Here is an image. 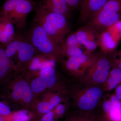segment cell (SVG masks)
<instances>
[{
  "mask_svg": "<svg viewBox=\"0 0 121 121\" xmlns=\"http://www.w3.org/2000/svg\"><path fill=\"white\" fill-rule=\"evenodd\" d=\"M14 26L8 19L0 17V43L2 46L6 47L15 37Z\"/></svg>",
  "mask_w": 121,
  "mask_h": 121,
  "instance_id": "obj_14",
  "label": "cell"
},
{
  "mask_svg": "<svg viewBox=\"0 0 121 121\" xmlns=\"http://www.w3.org/2000/svg\"><path fill=\"white\" fill-rule=\"evenodd\" d=\"M39 71V76L34 79L30 86L34 93H38L45 89L54 86L57 82L55 67H50Z\"/></svg>",
  "mask_w": 121,
  "mask_h": 121,
  "instance_id": "obj_7",
  "label": "cell"
},
{
  "mask_svg": "<svg viewBox=\"0 0 121 121\" xmlns=\"http://www.w3.org/2000/svg\"><path fill=\"white\" fill-rule=\"evenodd\" d=\"M0 121H4V119L2 117L0 116Z\"/></svg>",
  "mask_w": 121,
  "mask_h": 121,
  "instance_id": "obj_37",
  "label": "cell"
},
{
  "mask_svg": "<svg viewBox=\"0 0 121 121\" xmlns=\"http://www.w3.org/2000/svg\"><path fill=\"white\" fill-rule=\"evenodd\" d=\"M80 44L84 45L87 50L93 51L99 43V36L84 26L75 33Z\"/></svg>",
  "mask_w": 121,
  "mask_h": 121,
  "instance_id": "obj_11",
  "label": "cell"
},
{
  "mask_svg": "<svg viewBox=\"0 0 121 121\" xmlns=\"http://www.w3.org/2000/svg\"><path fill=\"white\" fill-rule=\"evenodd\" d=\"M72 10H80L84 0H65Z\"/></svg>",
  "mask_w": 121,
  "mask_h": 121,
  "instance_id": "obj_28",
  "label": "cell"
},
{
  "mask_svg": "<svg viewBox=\"0 0 121 121\" xmlns=\"http://www.w3.org/2000/svg\"><path fill=\"white\" fill-rule=\"evenodd\" d=\"M102 121H106L105 120V119H104V118H103V117H102Z\"/></svg>",
  "mask_w": 121,
  "mask_h": 121,
  "instance_id": "obj_39",
  "label": "cell"
},
{
  "mask_svg": "<svg viewBox=\"0 0 121 121\" xmlns=\"http://www.w3.org/2000/svg\"><path fill=\"white\" fill-rule=\"evenodd\" d=\"M55 108L49 101H43L40 102L37 106V109L40 112L47 113L52 111Z\"/></svg>",
  "mask_w": 121,
  "mask_h": 121,
  "instance_id": "obj_25",
  "label": "cell"
},
{
  "mask_svg": "<svg viewBox=\"0 0 121 121\" xmlns=\"http://www.w3.org/2000/svg\"><path fill=\"white\" fill-rule=\"evenodd\" d=\"M121 19V0H109L83 26L99 36Z\"/></svg>",
  "mask_w": 121,
  "mask_h": 121,
  "instance_id": "obj_2",
  "label": "cell"
},
{
  "mask_svg": "<svg viewBox=\"0 0 121 121\" xmlns=\"http://www.w3.org/2000/svg\"><path fill=\"white\" fill-rule=\"evenodd\" d=\"M41 4L47 10L64 15L68 19L72 17L73 10L65 0H43Z\"/></svg>",
  "mask_w": 121,
  "mask_h": 121,
  "instance_id": "obj_12",
  "label": "cell"
},
{
  "mask_svg": "<svg viewBox=\"0 0 121 121\" xmlns=\"http://www.w3.org/2000/svg\"><path fill=\"white\" fill-rule=\"evenodd\" d=\"M112 103L113 107L110 112L102 116L106 121H121V101L118 100Z\"/></svg>",
  "mask_w": 121,
  "mask_h": 121,
  "instance_id": "obj_19",
  "label": "cell"
},
{
  "mask_svg": "<svg viewBox=\"0 0 121 121\" xmlns=\"http://www.w3.org/2000/svg\"><path fill=\"white\" fill-rule=\"evenodd\" d=\"M102 115L95 112L83 113L74 111L67 121H102Z\"/></svg>",
  "mask_w": 121,
  "mask_h": 121,
  "instance_id": "obj_17",
  "label": "cell"
},
{
  "mask_svg": "<svg viewBox=\"0 0 121 121\" xmlns=\"http://www.w3.org/2000/svg\"><path fill=\"white\" fill-rule=\"evenodd\" d=\"M107 54L110 61L111 69L117 68L121 69V49L114 50Z\"/></svg>",
  "mask_w": 121,
  "mask_h": 121,
  "instance_id": "obj_21",
  "label": "cell"
},
{
  "mask_svg": "<svg viewBox=\"0 0 121 121\" xmlns=\"http://www.w3.org/2000/svg\"><path fill=\"white\" fill-rule=\"evenodd\" d=\"M34 92L30 86L26 81L21 80L14 84L11 94L12 98L16 101H22L29 103L32 101Z\"/></svg>",
  "mask_w": 121,
  "mask_h": 121,
  "instance_id": "obj_10",
  "label": "cell"
},
{
  "mask_svg": "<svg viewBox=\"0 0 121 121\" xmlns=\"http://www.w3.org/2000/svg\"><path fill=\"white\" fill-rule=\"evenodd\" d=\"M55 60L52 59H49L48 60L42 62L39 70L45 69L50 67H55Z\"/></svg>",
  "mask_w": 121,
  "mask_h": 121,
  "instance_id": "obj_30",
  "label": "cell"
},
{
  "mask_svg": "<svg viewBox=\"0 0 121 121\" xmlns=\"http://www.w3.org/2000/svg\"><path fill=\"white\" fill-rule=\"evenodd\" d=\"M109 0H84L80 9L76 24L83 26Z\"/></svg>",
  "mask_w": 121,
  "mask_h": 121,
  "instance_id": "obj_9",
  "label": "cell"
},
{
  "mask_svg": "<svg viewBox=\"0 0 121 121\" xmlns=\"http://www.w3.org/2000/svg\"><path fill=\"white\" fill-rule=\"evenodd\" d=\"M88 51L79 56L68 58L64 63V67L68 71L73 74H83L87 71L93 62L94 54Z\"/></svg>",
  "mask_w": 121,
  "mask_h": 121,
  "instance_id": "obj_8",
  "label": "cell"
},
{
  "mask_svg": "<svg viewBox=\"0 0 121 121\" xmlns=\"http://www.w3.org/2000/svg\"><path fill=\"white\" fill-rule=\"evenodd\" d=\"M64 56L68 58L79 56L84 54L80 47H64L62 48Z\"/></svg>",
  "mask_w": 121,
  "mask_h": 121,
  "instance_id": "obj_23",
  "label": "cell"
},
{
  "mask_svg": "<svg viewBox=\"0 0 121 121\" xmlns=\"http://www.w3.org/2000/svg\"><path fill=\"white\" fill-rule=\"evenodd\" d=\"M37 2L33 0H17L13 11L7 18L19 30H24L27 27L28 14L35 9Z\"/></svg>",
  "mask_w": 121,
  "mask_h": 121,
  "instance_id": "obj_6",
  "label": "cell"
},
{
  "mask_svg": "<svg viewBox=\"0 0 121 121\" xmlns=\"http://www.w3.org/2000/svg\"><path fill=\"white\" fill-rule=\"evenodd\" d=\"M12 66V62L7 56L4 48L0 46V78L4 77Z\"/></svg>",
  "mask_w": 121,
  "mask_h": 121,
  "instance_id": "obj_18",
  "label": "cell"
},
{
  "mask_svg": "<svg viewBox=\"0 0 121 121\" xmlns=\"http://www.w3.org/2000/svg\"><path fill=\"white\" fill-rule=\"evenodd\" d=\"M11 110L7 105L0 102V114L8 116L11 113Z\"/></svg>",
  "mask_w": 121,
  "mask_h": 121,
  "instance_id": "obj_31",
  "label": "cell"
},
{
  "mask_svg": "<svg viewBox=\"0 0 121 121\" xmlns=\"http://www.w3.org/2000/svg\"><path fill=\"white\" fill-rule=\"evenodd\" d=\"M121 84V69H111L106 81L102 87L104 91H111Z\"/></svg>",
  "mask_w": 121,
  "mask_h": 121,
  "instance_id": "obj_15",
  "label": "cell"
},
{
  "mask_svg": "<svg viewBox=\"0 0 121 121\" xmlns=\"http://www.w3.org/2000/svg\"><path fill=\"white\" fill-rule=\"evenodd\" d=\"M115 95L119 100L121 101V84L116 87Z\"/></svg>",
  "mask_w": 121,
  "mask_h": 121,
  "instance_id": "obj_35",
  "label": "cell"
},
{
  "mask_svg": "<svg viewBox=\"0 0 121 121\" xmlns=\"http://www.w3.org/2000/svg\"><path fill=\"white\" fill-rule=\"evenodd\" d=\"M35 48L26 37H24L20 44L17 52L20 65L28 66L35 56Z\"/></svg>",
  "mask_w": 121,
  "mask_h": 121,
  "instance_id": "obj_13",
  "label": "cell"
},
{
  "mask_svg": "<svg viewBox=\"0 0 121 121\" xmlns=\"http://www.w3.org/2000/svg\"><path fill=\"white\" fill-rule=\"evenodd\" d=\"M55 113L52 111L48 112L42 117L41 121H54Z\"/></svg>",
  "mask_w": 121,
  "mask_h": 121,
  "instance_id": "obj_34",
  "label": "cell"
},
{
  "mask_svg": "<svg viewBox=\"0 0 121 121\" xmlns=\"http://www.w3.org/2000/svg\"><path fill=\"white\" fill-rule=\"evenodd\" d=\"M111 69L107 54L103 52L94 54L92 63L86 73L81 77L80 82L85 86H100L106 81Z\"/></svg>",
  "mask_w": 121,
  "mask_h": 121,
  "instance_id": "obj_4",
  "label": "cell"
},
{
  "mask_svg": "<svg viewBox=\"0 0 121 121\" xmlns=\"http://www.w3.org/2000/svg\"><path fill=\"white\" fill-rule=\"evenodd\" d=\"M24 37L22 35L16 34L12 40L5 47V52L10 59L16 54L20 44Z\"/></svg>",
  "mask_w": 121,
  "mask_h": 121,
  "instance_id": "obj_20",
  "label": "cell"
},
{
  "mask_svg": "<svg viewBox=\"0 0 121 121\" xmlns=\"http://www.w3.org/2000/svg\"><path fill=\"white\" fill-rule=\"evenodd\" d=\"M17 0H6L0 9V17H7L15 8Z\"/></svg>",
  "mask_w": 121,
  "mask_h": 121,
  "instance_id": "obj_22",
  "label": "cell"
},
{
  "mask_svg": "<svg viewBox=\"0 0 121 121\" xmlns=\"http://www.w3.org/2000/svg\"><path fill=\"white\" fill-rule=\"evenodd\" d=\"M26 37L36 51L56 62H63L65 56L62 46L52 39L40 26L35 24Z\"/></svg>",
  "mask_w": 121,
  "mask_h": 121,
  "instance_id": "obj_3",
  "label": "cell"
},
{
  "mask_svg": "<svg viewBox=\"0 0 121 121\" xmlns=\"http://www.w3.org/2000/svg\"><path fill=\"white\" fill-rule=\"evenodd\" d=\"M114 25L116 26L117 28L119 30V32H120L121 35V20H120Z\"/></svg>",
  "mask_w": 121,
  "mask_h": 121,
  "instance_id": "obj_36",
  "label": "cell"
},
{
  "mask_svg": "<svg viewBox=\"0 0 121 121\" xmlns=\"http://www.w3.org/2000/svg\"><path fill=\"white\" fill-rule=\"evenodd\" d=\"M34 20L54 41L62 47L64 45L66 36L71 29L65 16L47 10L41 3L35 8Z\"/></svg>",
  "mask_w": 121,
  "mask_h": 121,
  "instance_id": "obj_1",
  "label": "cell"
},
{
  "mask_svg": "<svg viewBox=\"0 0 121 121\" xmlns=\"http://www.w3.org/2000/svg\"><path fill=\"white\" fill-rule=\"evenodd\" d=\"M13 117L14 119H20L23 121H29L30 119L27 111L24 110L15 113Z\"/></svg>",
  "mask_w": 121,
  "mask_h": 121,
  "instance_id": "obj_27",
  "label": "cell"
},
{
  "mask_svg": "<svg viewBox=\"0 0 121 121\" xmlns=\"http://www.w3.org/2000/svg\"><path fill=\"white\" fill-rule=\"evenodd\" d=\"M101 43L103 52L109 54L115 50L117 41L110 32H104L99 36V43Z\"/></svg>",
  "mask_w": 121,
  "mask_h": 121,
  "instance_id": "obj_16",
  "label": "cell"
},
{
  "mask_svg": "<svg viewBox=\"0 0 121 121\" xmlns=\"http://www.w3.org/2000/svg\"><path fill=\"white\" fill-rule=\"evenodd\" d=\"M112 103L110 99H107L104 101L102 105V110L103 114L102 115L104 116L107 114L112 109Z\"/></svg>",
  "mask_w": 121,
  "mask_h": 121,
  "instance_id": "obj_29",
  "label": "cell"
},
{
  "mask_svg": "<svg viewBox=\"0 0 121 121\" xmlns=\"http://www.w3.org/2000/svg\"><path fill=\"white\" fill-rule=\"evenodd\" d=\"M81 45L75 33L70 35L66 38L64 45L62 48L64 47H80Z\"/></svg>",
  "mask_w": 121,
  "mask_h": 121,
  "instance_id": "obj_24",
  "label": "cell"
},
{
  "mask_svg": "<svg viewBox=\"0 0 121 121\" xmlns=\"http://www.w3.org/2000/svg\"><path fill=\"white\" fill-rule=\"evenodd\" d=\"M41 63L40 58L37 56H35L28 66H29V69L32 71H36L39 70Z\"/></svg>",
  "mask_w": 121,
  "mask_h": 121,
  "instance_id": "obj_26",
  "label": "cell"
},
{
  "mask_svg": "<svg viewBox=\"0 0 121 121\" xmlns=\"http://www.w3.org/2000/svg\"><path fill=\"white\" fill-rule=\"evenodd\" d=\"M76 91L74 95L75 111L83 113L95 112L99 105L104 91L102 87L87 86Z\"/></svg>",
  "mask_w": 121,
  "mask_h": 121,
  "instance_id": "obj_5",
  "label": "cell"
},
{
  "mask_svg": "<svg viewBox=\"0 0 121 121\" xmlns=\"http://www.w3.org/2000/svg\"><path fill=\"white\" fill-rule=\"evenodd\" d=\"M55 108V113L59 117L63 115L66 111V107L65 105L63 104H59Z\"/></svg>",
  "mask_w": 121,
  "mask_h": 121,
  "instance_id": "obj_32",
  "label": "cell"
},
{
  "mask_svg": "<svg viewBox=\"0 0 121 121\" xmlns=\"http://www.w3.org/2000/svg\"><path fill=\"white\" fill-rule=\"evenodd\" d=\"M49 101L52 104L55 108L59 104H60L61 101V98L58 95H54L51 97Z\"/></svg>",
  "mask_w": 121,
  "mask_h": 121,
  "instance_id": "obj_33",
  "label": "cell"
},
{
  "mask_svg": "<svg viewBox=\"0 0 121 121\" xmlns=\"http://www.w3.org/2000/svg\"><path fill=\"white\" fill-rule=\"evenodd\" d=\"M13 121H23L20 119H14Z\"/></svg>",
  "mask_w": 121,
  "mask_h": 121,
  "instance_id": "obj_38",
  "label": "cell"
}]
</instances>
